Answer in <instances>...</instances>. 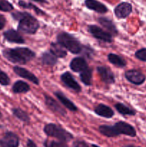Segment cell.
<instances>
[{"label": "cell", "instance_id": "13", "mask_svg": "<svg viewBox=\"0 0 146 147\" xmlns=\"http://www.w3.org/2000/svg\"><path fill=\"white\" fill-rule=\"evenodd\" d=\"M44 103H45L46 106L54 113L60 114L62 116H66L67 112L64 110V108H62V106H60V103L57 100H54L53 98L46 95L44 96Z\"/></svg>", "mask_w": 146, "mask_h": 147}, {"label": "cell", "instance_id": "24", "mask_svg": "<svg viewBox=\"0 0 146 147\" xmlns=\"http://www.w3.org/2000/svg\"><path fill=\"white\" fill-rule=\"evenodd\" d=\"M11 111H12L13 116L17 118L19 120L26 123H29L30 122L29 116L27 112L24 111L22 109H19V108H14L11 109Z\"/></svg>", "mask_w": 146, "mask_h": 147}, {"label": "cell", "instance_id": "2", "mask_svg": "<svg viewBox=\"0 0 146 147\" xmlns=\"http://www.w3.org/2000/svg\"><path fill=\"white\" fill-rule=\"evenodd\" d=\"M14 20L19 21L17 29L19 32L28 34H34L40 28L38 20L26 11H16L11 14Z\"/></svg>", "mask_w": 146, "mask_h": 147}, {"label": "cell", "instance_id": "34", "mask_svg": "<svg viewBox=\"0 0 146 147\" xmlns=\"http://www.w3.org/2000/svg\"><path fill=\"white\" fill-rule=\"evenodd\" d=\"M6 23H7V20L3 14H0V30H1L5 27Z\"/></svg>", "mask_w": 146, "mask_h": 147}, {"label": "cell", "instance_id": "12", "mask_svg": "<svg viewBox=\"0 0 146 147\" xmlns=\"http://www.w3.org/2000/svg\"><path fill=\"white\" fill-rule=\"evenodd\" d=\"M13 70H14V73L17 75L19 77L22 78L27 79V80H29L30 82L33 83L34 84L38 86L40 84V80L37 78V76L32 73L31 72H30L29 70H27V69L24 68V67H21L20 66L16 65L13 67Z\"/></svg>", "mask_w": 146, "mask_h": 147}, {"label": "cell", "instance_id": "23", "mask_svg": "<svg viewBox=\"0 0 146 147\" xmlns=\"http://www.w3.org/2000/svg\"><path fill=\"white\" fill-rule=\"evenodd\" d=\"M107 59L111 64L120 68L125 67L127 65L126 60L123 57L117 54H114V53H110L107 55Z\"/></svg>", "mask_w": 146, "mask_h": 147}, {"label": "cell", "instance_id": "7", "mask_svg": "<svg viewBox=\"0 0 146 147\" xmlns=\"http://www.w3.org/2000/svg\"><path fill=\"white\" fill-rule=\"evenodd\" d=\"M20 144L19 137L12 131H7L0 139V147H19Z\"/></svg>", "mask_w": 146, "mask_h": 147}, {"label": "cell", "instance_id": "21", "mask_svg": "<svg viewBox=\"0 0 146 147\" xmlns=\"http://www.w3.org/2000/svg\"><path fill=\"white\" fill-rule=\"evenodd\" d=\"M12 91L14 93H26L30 90V86L26 82L23 80H17L13 84Z\"/></svg>", "mask_w": 146, "mask_h": 147}, {"label": "cell", "instance_id": "39", "mask_svg": "<svg viewBox=\"0 0 146 147\" xmlns=\"http://www.w3.org/2000/svg\"><path fill=\"white\" fill-rule=\"evenodd\" d=\"M2 113H1V111H0V119H1V118H2Z\"/></svg>", "mask_w": 146, "mask_h": 147}, {"label": "cell", "instance_id": "37", "mask_svg": "<svg viewBox=\"0 0 146 147\" xmlns=\"http://www.w3.org/2000/svg\"><path fill=\"white\" fill-rule=\"evenodd\" d=\"M123 147H137V146H135L133 144H127V145H125V146H123Z\"/></svg>", "mask_w": 146, "mask_h": 147}, {"label": "cell", "instance_id": "1", "mask_svg": "<svg viewBox=\"0 0 146 147\" xmlns=\"http://www.w3.org/2000/svg\"><path fill=\"white\" fill-rule=\"evenodd\" d=\"M98 131L102 135L107 138L117 137L120 135H125L133 138L137 136L135 129L130 123L125 121H118L113 126L101 125L99 126Z\"/></svg>", "mask_w": 146, "mask_h": 147}, {"label": "cell", "instance_id": "26", "mask_svg": "<svg viewBox=\"0 0 146 147\" xmlns=\"http://www.w3.org/2000/svg\"><path fill=\"white\" fill-rule=\"evenodd\" d=\"M115 108L118 111L119 113L124 116H135L136 114V111L133 109H130L128 106L121 103H117L115 105Z\"/></svg>", "mask_w": 146, "mask_h": 147}, {"label": "cell", "instance_id": "18", "mask_svg": "<svg viewBox=\"0 0 146 147\" xmlns=\"http://www.w3.org/2000/svg\"><path fill=\"white\" fill-rule=\"evenodd\" d=\"M98 22L104 27L105 30L113 36H116L118 34V30H117V27H116L115 24L113 23V22L111 20H110L107 17H100L98 18Z\"/></svg>", "mask_w": 146, "mask_h": 147}, {"label": "cell", "instance_id": "19", "mask_svg": "<svg viewBox=\"0 0 146 147\" xmlns=\"http://www.w3.org/2000/svg\"><path fill=\"white\" fill-rule=\"evenodd\" d=\"M94 111L97 116L105 118V119H111L115 115L114 111L110 106L102 104V103H100L99 105H97L94 108Z\"/></svg>", "mask_w": 146, "mask_h": 147}, {"label": "cell", "instance_id": "25", "mask_svg": "<svg viewBox=\"0 0 146 147\" xmlns=\"http://www.w3.org/2000/svg\"><path fill=\"white\" fill-rule=\"evenodd\" d=\"M80 78L81 81L85 86H91L92 83V70L88 67L87 69L80 73Z\"/></svg>", "mask_w": 146, "mask_h": 147}, {"label": "cell", "instance_id": "14", "mask_svg": "<svg viewBox=\"0 0 146 147\" xmlns=\"http://www.w3.org/2000/svg\"><path fill=\"white\" fill-rule=\"evenodd\" d=\"M3 37L5 40L11 43H17V44H24L25 42L24 37L20 34L18 31L13 29L7 30L3 32Z\"/></svg>", "mask_w": 146, "mask_h": 147}, {"label": "cell", "instance_id": "8", "mask_svg": "<svg viewBox=\"0 0 146 147\" xmlns=\"http://www.w3.org/2000/svg\"><path fill=\"white\" fill-rule=\"evenodd\" d=\"M125 77L127 81L135 86H140L144 83L146 80V76L142 72L135 69L127 70L125 73Z\"/></svg>", "mask_w": 146, "mask_h": 147}, {"label": "cell", "instance_id": "3", "mask_svg": "<svg viewBox=\"0 0 146 147\" xmlns=\"http://www.w3.org/2000/svg\"><path fill=\"white\" fill-rule=\"evenodd\" d=\"M2 55L11 63L20 65L27 64L36 56L35 53L31 49L23 47L6 48L2 50Z\"/></svg>", "mask_w": 146, "mask_h": 147}, {"label": "cell", "instance_id": "6", "mask_svg": "<svg viewBox=\"0 0 146 147\" xmlns=\"http://www.w3.org/2000/svg\"><path fill=\"white\" fill-rule=\"evenodd\" d=\"M88 32L92 34L93 37H94L97 40L107 43L113 42V35L107 31H104L103 29L98 27V26L94 25V24L89 25Z\"/></svg>", "mask_w": 146, "mask_h": 147}, {"label": "cell", "instance_id": "15", "mask_svg": "<svg viewBox=\"0 0 146 147\" xmlns=\"http://www.w3.org/2000/svg\"><path fill=\"white\" fill-rule=\"evenodd\" d=\"M70 69L75 73H81L88 67L87 61L82 57H76L70 63Z\"/></svg>", "mask_w": 146, "mask_h": 147}, {"label": "cell", "instance_id": "9", "mask_svg": "<svg viewBox=\"0 0 146 147\" xmlns=\"http://www.w3.org/2000/svg\"><path fill=\"white\" fill-rule=\"evenodd\" d=\"M60 79H61V81L64 84V86L68 88L71 89V90H74L75 92H77V93L81 91V86L79 85L77 80L74 79V78L73 77L72 75L70 72H64L62 75H61Z\"/></svg>", "mask_w": 146, "mask_h": 147}, {"label": "cell", "instance_id": "10", "mask_svg": "<svg viewBox=\"0 0 146 147\" xmlns=\"http://www.w3.org/2000/svg\"><path fill=\"white\" fill-rule=\"evenodd\" d=\"M132 11V4L129 2L124 1L116 6L114 9V13L117 19H125L131 14Z\"/></svg>", "mask_w": 146, "mask_h": 147}, {"label": "cell", "instance_id": "5", "mask_svg": "<svg viewBox=\"0 0 146 147\" xmlns=\"http://www.w3.org/2000/svg\"><path fill=\"white\" fill-rule=\"evenodd\" d=\"M43 131L49 137L55 138L57 140L65 143L70 142L74 139V136L70 131L55 123H47L44 126Z\"/></svg>", "mask_w": 146, "mask_h": 147}, {"label": "cell", "instance_id": "11", "mask_svg": "<svg viewBox=\"0 0 146 147\" xmlns=\"http://www.w3.org/2000/svg\"><path fill=\"white\" fill-rule=\"evenodd\" d=\"M97 71L101 78L102 81L105 84H113L115 82V77L114 73L105 66H98L97 67Z\"/></svg>", "mask_w": 146, "mask_h": 147}, {"label": "cell", "instance_id": "35", "mask_svg": "<svg viewBox=\"0 0 146 147\" xmlns=\"http://www.w3.org/2000/svg\"><path fill=\"white\" fill-rule=\"evenodd\" d=\"M26 147H38L37 145L36 144L35 142L31 139H28L27 141V144H26Z\"/></svg>", "mask_w": 146, "mask_h": 147}, {"label": "cell", "instance_id": "17", "mask_svg": "<svg viewBox=\"0 0 146 147\" xmlns=\"http://www.w3.org/2000/svg\"><path fill=\"white\" fill-rule=\"evenodd\" d=\"M54 96L57 97V98L60 100V103L66 108L68 110H70V111L72 112H76L78 111L77 106L73 103L72 100H70L68 98H67L65 96V95L64 93H62L60 91H57L54 92Z\"/></svg>", "mask_w": 146, "mask_h": 147}, {"label": "cell", "instance_id": "20", "mask_svg": "<svg viewBox=\"0 0 146 147\" xmlns=\"http://www.w3.org/2000/svg\"><path fill=\"white\" fill-rule=\"evenodd\" d=\"M50 51L57 58H64L66 57L67 53L64 50V47L58 42H52L50 44Z\"/></svg>", "mask_w": 146, "mask_h": 147}, {"label": "cell", "instance_id": "30", "mask_svg": "<svg viewBox=\"0 0 146 147\" xmlns=\"http://www.w3.org/2000/svg\"><path fill=\"white\" fill-rule=\"evenodd\" d=\"M11 80L9 77L5 72L0 70V85L2 86H7L10 84Z\"/></svg>", "mask_w": 146, "mask_h": 147}, {"label": "cell", "instance_id": "4", "mask_svg": "<svg viewBox=\"0 0 146 147\" xmlns=\"http://www.w3.org/2000/svg\"><path fill=\"white\" fill-rule=\"evenodd\" d=\"M57 40L59 44L72 54H79L82 50L83 45L80 42L74 35L68 32H62L59 33L57 35Z\"/></svg>", "mask_w": 146, "mask_h": 147}, {"label": "cell", "instance_id": "38", "mask_svg": "<svg viewBox=\"0 0 146 147\" xmlns=\"http://www.w3.org/2000/svg\"><path fill=\"white\" fill-rule=\"evenodd\" d=\"M91 147H100V146H98V145H97V144H92Z\"/></svg>", "mask_w": 146, "mask_h": 147}, {"label": "cell", "instance_id": "27", "mask_svg": "<svg viewBox=\"0 0 146 147\" xmlns=\"http://www.w3.org/2000/svg\"><path fill=\"white\" fill-rule=\"evenodd\" d=\"M18 5L20 7H22L23 9H33L34 11V12L36 13L38 15H44L45 12L42 11V9H40L39 7H37V6L34 5V4H31L30 2H26V1H23V0H19L18 2Z\"/></svg>", "mask_w": 146, "mask_h": 147}, {"label": "cell", "instance_id": "29", "mask_svg": "<svg viewBox=\"0 0 146 147\" xmlns=\"http://www.w3.org/2000/svg\"><path fill=\"white\" fill-rule=\"evenodd\" d=\"M14 9V6L7 0H0V11L9 12Z\"/></svg>", "mask_w": 146, "mask_h": 147}, {"label": "cell", "instance_id": "36", "mask_svg": "<svg viewBox=\"0 0 146 147\" xmlns=\"http://www.w3.org/2000/svg\"><path fill=\"white\" fill-rule=\"evenodd\" d=\"M33 1H36V2L42 3V4H44V3H47V1L46 0H33Z\"/></svg>", "mask_w": 146, "mask_h": 147}, {"label": "cell", "instance_id": "32", "mask_svg": "<svg viewBox=\"0 0 146 147\" xmlns=\"http://www.w3.org/2000/svg\"><path fill=\"white\" fill-rule=\"evenodd\" d=\"M93 53H94V50L89 46H83L82 50L81 52V53H82L85 57H88V58H90L92 56Z\"/></svg>", "mask_w": 146, "mask_h": 147}, {"label": "cell", "instance_id": "33", "mask_svg": "<svg viewBox=\"0 0 146 147\" xmlns=\"http://www.w3.org/2000/svg\"><path fill=\"white\" fill-rule=\"evenodd\" d=\"M72 147H91L85 141L76 140L73 142Z\"/></svg>", "mask_w": 146, "mask_h": 147}, {"label": "cell", "instance_id": "22", "mask_svg": "<svg viewBox=\"0 0 146 147\" xmlns=\"http://www.w3.org/2000/svg\"><path fill=\"white\" fill-rule=\"evenodd\" d=\"M42 63L44 65L53 67L57 63V59L51 52H44L41 55Z\"/></svg>", "mask_w": 146, "mask_h": 147}, {"label": "cell", "instance_id": "31", "mask_svg": "<svg viewBox=\"0 0 146 147\" xmlns=\"http://www.w3.org/2000/svg\"><path fill=\"white\" fill-rule=\"evenodd\" d=\"M135 56L137 60L146 63V48H142L137 50L135 53Z\"/></svg>", "mask_w": 146, "mask_h": 147}, {"label": "cell", "instance_id": "28", "mask_svg": "<svg viewBox=\"0 0 146 147\" xmlns=\"http://www.w3.org/2000/svg\"><path fill=\"white\" fill-rule=\"evenodd\" d=\"M44 147H69L65 142H60V141H50L48 139L45 140L43 143Z\"/></svg>", "mask_w": 146, "mask_h": 147}, {"label": "cell", "instance_id": "16", "mask_svg": "<svg viewBox=\"0 0 146 147\" xmlns=\"http://www.w3.org/2000/svg\"><path fill=\"white\" fill-rule=\"evenodd\" d=\"M84 4L89 9L92 10L100 14H104L108 11L107 7L98 0H85Z\"/></svg>", "mask_w": 146, "mask_h": 147}]
</instances>
